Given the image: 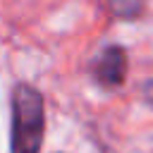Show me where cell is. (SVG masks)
Segmentation results:
<instances>
[{"label":"cell","mask_w":153,"mask_h":153,"mask_svg":"<svg viewBox=\"0 0 153 153\" xmlns=\"http://www.w3.org/2000/svg\"><path fill=\"white\" fill-rule=\"evenodd\" d=\"M96 81L105 88H117L127 76V53L120 45H108L93 62Z\"/></svg>","instance_id":"cell-2"},{"label":"cell","mask_w":153,"mask_h":153,"mask_svg":"<svg viewBox=\"0 0 153 153\" xmlns=\"http://www.w3.org/2000/svg\"><path fill=\"white\" fill-rule=\"evenodd\" d=\"M43 96L29 86L17 84L12 91V136L10 151L12 153H38L43 141Z\"/></svg>","instance_id":"cell-1"},{"label":"cell","mask_w":153,"mask_h":153,"mask_svg":"<svg viewBox=\"0 0 153 153\" xmlns=\"http://www.w3.org/2000/svg\"><path fill=\"white\" fill-rule=\"evenodd\" d=\"M110 12L120 19H136L143 12L146 0H108Z\"/></svg>","instance_id":"cell-3"}]
</instances>
